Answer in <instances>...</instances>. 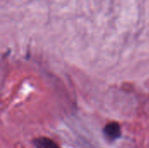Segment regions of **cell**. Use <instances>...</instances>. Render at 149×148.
<instances>
[{"label":"cell","instance_id":"1","mask_svg":"<svg viewBox=\"0 0 149 148\" xmlns=\"http://www.w3.org/2000/svg\"><path fill=\"white\" fill-rule=\"evenodd\" d=\"M104 133L107 140H115L120 136V125L116 122H111L106 126L104 128Z\"/></svg>","mask_w":149,"mask_h":148},{"label":"cell","instance_id":"2","mask_svg":"<svg viewBox=\"0 0 149 148\" xmlns=\"http://www.w3.org/2000/svg\"><path fill=\"white\" fill-rule=\"evenodd\" d=\"M34 145L36 148H60L54 140L46 137L36 139L34 140Z\"/></svg>","mask_w":149,"mask_h":148}]
</instances>
